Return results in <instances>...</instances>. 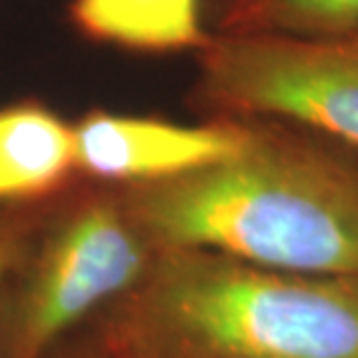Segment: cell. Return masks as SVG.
Returning a JSON list of instances; mask_svg holds the SVG:
<instances>
[{"label": "cell", "instance_id": "1", "mask_svg": "<svg viewBox=\"0 0 358 358\" xmlns=\"http://www.w3.org/2000/svg\"><path fill=\"white\" fill-rule=\"evenodd\" d=\"M231 156L119 189L156 249H203L254 266L358 275V154L310 128L242 117Z\"/></svg>", "mask_w": 358, "mask_h": 358}, {"label": "cell", "instance_id": "2", "mask_svg": "<svg viewBox=\"0 0 358 358\" xmlns=\"http://www.w3.org/2000/svg\"><path fill=\"white\" fill-rule=\"evenodd\" d=\"M93 326L114 358H358V275L159 249Z\"/></svg>", "mask_w": 358, "mask_h": 358}, {"label": "cell", "instance_id": "3", "mask_svg": "<svg viewBox=\"0 0 358 358\" xmlns=\"http://www.w3.org/2000/svg\"><path fill=\"white\" fill-rule=\"evenodd\" d=\"M156 252L119 189L75 182L0 279V358H47L131 293Z\"/></svg>", "mask_w": 358, "mask_h": 358}, {"label": "cell", "instance_id": "4", "mask_svg": "<svg viewBox=\"0 0 358 358\" xmlns=\"http://www.w3.org/2000/svg\"><path fill=\"white\" fill-rule=\"evenodd\" d=\"M189 105L200 119H284L358 154V24L310 38L212 33Z\"/></svg>", "mask_w": 358, "mask_h": 358}, {"label": "cell", "instance_id": "5", "mask_svg": "<svg viewBox=\"0 0 358 358\" xmlns=\"http://www.w3.org/2000/svg\"><path fill=\"white\" fill-rule=\"evenodd\" d=\"M73 124L80 179L114 189L184 175L231 156L245 140V119L231 117L182 124L156 114L89 107Z\"/></svg>", "mask_w": 358, "mask_h": 358}, {"label": "cell", "instance_id": "6", "mask_svg": "<svg viewBox=\"0 0 358 358\" xmlns=\"http://www.w3.org/2000/svg\"><path fill=\"white\" fill-rule=\"evenodd\" d=\"M80 182L75 124L40 98L0 105V207H40Z\"/></svg>", "mask_w": 358, "mask_h": 358}, {"label": "cell", "instance_id": "7", "mask_svg": "<svg viewBox=\"0 0 358 358\" xmlns=\"http://www.w3.org/2000/svg\"><path fill=\"white\" fill-rule=\"evenodd\" d=\"M66 19L93 45L145 56H196L212 35L205 0H70Z\"/></svg>", "mask_w": 358, "mask_h": 358}, {"label": "cell", "instance_id": "8", "mask_svg": "<svg viewBox=\"0 0 358 358\" xmlns=\"http://www.w3.org/2000/svg\"><path fill=\"white\" fill-rule=\"evenodd\" d=\"M210 33L310 35L338 33L358 24V0H205Z\"/></svg>", "mask_w": 358, "mask_h": 358}, {"label": "cell", "instance_id": "9", "mask_svg": "<svg viewBox=\"0 0 358 358\" xmlns=\"http://www.w3.org/2000/svg\"><path fill=\"white\" fill-rule=\"evenodd\" d=\"M42 207H0V279L26 249Z\"/></svg>", "mask_w": 358, "mask_h": 358}, {"label": "cell", "instance_id": "10", "mask_svg": "<svg viewBox=\"0 0 358 358\" xmlns=\"http://www.w3.org/2000/svg\"><path fill=\"white\" fill-rule=\"evenodd\" d=\"M47 358H114V356L107 349L103 335L98 333V328L91 321L82 331H77L70 338L63 340Z\"/></svg>", "mask_w": 358, "mask_h": 358}]
</instances>
